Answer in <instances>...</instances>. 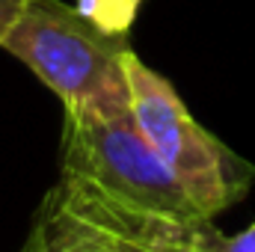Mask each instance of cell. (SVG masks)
Segmentation results:
<instances>
[{
	"instance_id": "obj_6",
	"label": "cell",
	"mask_w": 255,
	"mask_h": 252,
	"mask_svg": "<svg viewBox=\"0 0 255 252\" xmlns=\"http://www.w3.org/2000/svg\"><path fill=\"white\" fill-rule=\"evenodd\" d=\"M30 0H0V39L9 33V27L21 18V12H24V6H27Z\"/></svg>"
},
{
	"instance_id": "obj_4",
	"label": "cell",
	"mask_w": 255,
	"mask_h": 252,
	"mask_svg": "<svg viewBox=\"0 0 255 252\" xmlns=\"http://www.w3.org/2000/svg\"><path fill=\"white\" fill-rule=\"evenodd\" d=\"M21 252H133L95 226L77 220L48 193Z\"/></svg>"
},
{
	"instance_id": "obj_2",
	"label": "cell",
	"mask_w": 255,
	"mask_h": 252,
	"mask_svg": "<svg viewBox=\"0 0 255 252\" xmlns=\"http://www.w3.org/2000/svg\"><path fill=\"white\" fill-rule=\"evenodd\" d=\"M125 71L133 122L193 205L208 220L238 205L255 181L253 163L199 125L175 86L133 51L125 60Z\"/></svg>"
},
{
	"instance_id": "obj_3",
	"label": "cell",
	"mask_w": 255,
	"mask_h": 252,
	"mask_svg": "<svg viewBox=\"0 0 255 252\" xmlns=\"http://www.w3.org/2000/svg\"><path fill=\"white\" fill-rule=\"evenodd\" d=\"M63 175L95 187L130 211L172 220H208L148 145L130 110L116 116L65 110Z\"/></svg>"
},
{
	"instance_id": "obj_5",
	"label": "cell",
	"mask_w": 255,
	"mask_h": 252,
	"mask_svg": "<svg viewBox=\"0 0 255 252\" xmlns=\"http://www.w3.org/2000/svg\"><path fill=\"white\" fill-rule=\"evenodd\" d=\"M217 252H255V223L238 235H223Z\"/></svg>"
},
{
	"instance_id": "obj_1",
	"label": "cell",
	"mask_w": 255,
	"mask_h": 252,
	"mask_svg": "<svg viewBox=\"0 0 255 252\" xmlns=\"http://www.w3.org/2000/svg\"><path fill=\"white\" fill-rule=\"evenodd\" d=\"M74 113L116 116L130 110L125 27L74 9L63 0H30L0 39Z\"/></svg>"
}]
</instances>
